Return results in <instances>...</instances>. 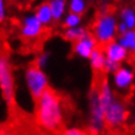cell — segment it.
<instances>
[{"label": "cell", "instance_id": "cell-2", "mask_svg": "<svg viewBox=\"0 0 135 135\" xmlns=\"http://www.w3.org/2000/svg\"><path fill=\"white\" fill-rule=\"evenodd\" d=\"M99 97L104 108V120L107 126L110 128H119L127 120V108L126 105L118 100L114 95L113 88L108 81L101 84L99 89Z\"/></svg>", "mask_w": 135, "mask_h": 135}, {"label": "cell", "instance_id": "cell-20", "mask_svg": "<svg viewBox=\"0 0 135 135\" xmlns=\"http://www.w3.org/2000/svg\"><path fill=\"white\" fill-rule=\"evenodd\" d=\"M49 59H50V56H49L48 53L39 54V55L37 56V59H36V65L39 66V68H41V69H44V68H46L47 65H48Z\"/></svg>", "mask_w": 135, "mask_h": 135}, {"label": "cell", "instance_id": "cell-6", "mask_svg": "<svg viewBox=\"0 0 135 135\" xmlns=\"http://www.w3.org/2000/svg\"><path fill=\"white\" fill-rule=\"evenodd\" d=\"M105 127L104 108L100 101L99 93L94 92L89 96V129L93 133H102Z\"/></svg>", "mask_w": 135, "mask_h": 135}, {"label": "cell", "instance_id": "cell-9", "mask_svg": "<svg viewBox=\"0 0 135 135\" xmlns=\"http://www.w3.org/2000/svg\"><path fill=\"white\" fill-rule=\"evenodd\" d=\"M97 44L99 42L95 39V37L87 32L85 36H83L80 39L73 42L72 50L75 53V55L78 56L79 59L88 60L92 52L97 47Z\"/></svg>", "mask_w": 135, "mask_h": 135}, {"label": "cell", "instance_id": "cell-4", "mask_svg": "<svg viewBox=\"0 0 135 135\" xmlns=\"http://www.w3.org/2000/svg\"><path fill=\"white\" fill-rule=\"evenodd\" d=\"M117 24L118 21L116 16L111 13H103L97 16L93 25V36L95 37L97 42L105 45L107 42L116 39L118 36Z\"/></svg>", "mask_w": 135, "mask_h": 135}, {"label": "cell", "instance_id": "cell-15", "mask_svg": "<svg viewBox=\"0 0 135 135\" xmlns=\"http://www.w3.org/2000/svg\"><path fill=\"white\" fill-rule=\"evenodd\" d=\"M86 33H87L86 29L83 28L81 25H79V26H75V28H65L63 32V37L68 41L75 42L78 39L81 38L83 36H85Z\"/></svg>", "mask_w": 135, "mask_h": 135}, {"label": "cell", "instance_id": "cell-3", "mask_svg": "<svg viewBox=\"0 0 135 135\" xmlns=\"http://www.w3.org/2000/svg\"><path fill=\"white\" fill-rule=\"evenodd\" d=\"M24 83L32 99L37 100L49 88V79L44 69L36 64L28 66L24 71Z\"/></svg>", "mask_w": 135, "mask_h": 135}, {"label": "cell", "instance_id": "cell-17", "mask_svg": "<svg viewBox=\"0 0 135 135\" xmlns=\"http://www.w3.org/2000/svg\"><path fill=\"white\" fill-rule=\"evenodd\" d=\"M62 21H63L64 28H75V26L81 25L83 16L73 12H68L62 18Z\"/></svg>", "mask_w": 135, "mask_h": 135}, {"label": "cell", "instance_id": "cell-13", "mask_svg": "<svg viewBox=\"0 0 135 135\" xmlns=\"http://www.w3.org/2000/svg\"><path fill=\"white\" fill-rule=\"evenodd\" d=\"M105 60H107V57L104 55V52L102 49H100L99 47H96L88 57L89 65L94 71H103Z\"/></svg>", "mask_w": 135, "mask_h": 135}, {"label": "cell", "instance_id": "cell-23", "mask_svg": "<svg viewBox=\"0 0 135 135\" xmlns=\"http://www.w3.org/2000/svg\"><path fill=\"white\" fill-rule=\"evenodd\" d=\"M126 30H128V28L126 26V24H125L124 22H121V21L118 22V24H117V32H118V35H119V33L125 32Z\"/></svg>", "mask_w": 135, "mask_h": 135}, {"label": "cell", "instance_id": "cell-18", "mask_svg": "<svg viewBox=\"0 0 135 135\" xmlns=\"http://www.w3.org/2000/svg\"><path fill=\"white\" fill-rule=\"evenodd\" d=\"M69 12L83 15L87 11V0H68Z\"/></svg>", "mask_w": 135, "mask_h": 135}, {"label": "cell", "instance_id": "cell-7", "mask_svg": "<svg viewBox=\"0 0 135 135\" xmlns=\"http://www.w3.org/2000/svg\"><path fill=\"white\" fill-rule=\"evenodd\" d=\"M44 28L45 26L42 25V23L39 21L36 14L33 13V14H28L23 17L20 32L24 39L36 40L40 38V36L42 35Z\"/></svg>", "mask_w": 135, "mask_h": 135}, {"label": "cell", "instance_id": "cell-19", "mask_svg": "<svg viewBox=\"0 0 135 135\" xmlns=\"http://www.w3.org/2000/svg\"><path fill=\"white\" fill-rule=\"evenodd\" d=\"M120 63L116 62V61H111V60H105V63H104V68H103V71L107 73H110V75H113L114 72L119 69Z\"/></svg>", "mask_w": 135, "mask_h": 135}, {"label": "cell", "instance_id": "cell-21", "mask_svg": "<svg viewBox=\"0 0 135 135\" xmlns=\"http://www.w3.org/2000/svg\"><path fill=\"white\" fill-rule=\"evenodd\" d=\"M7 17V6L6 0H0V23H2Z\"/></svg>", "mask_w": 135, "mask_h": 135}, {"label": "cell", "instance_id": "cell-5", "mask_svg": "<svg viewBox=\"0 0 135 135\" xmlns=\"http://www.w3.org/2000/svg\"><path fill=\"white\" fill-rule=\"evenodd\" d=\"M0 92L7 104H13L16 94L15 77L7 56L0 54Z\"/></svg>", "mask_w": 135, "mask_h": 135}, {"label": "cell", "instance_id": "cell-22", "mask_svg": "<svg viewBox=\"0 0 135 135\" xmlns=\"http://www.w3.org/2000/svg\"><path fill=\"white\" fill-rule=\"evenodd\" d=\"M63 134H65V135H83L84 131H81L78 127H69L63 132Z\"/></svg>", "mask_w": 135, "mask_h": 135}, {"label": "cell", "instance_id": "cell-12", "mask_svg": "<svg viewBox=\"0 0 135 135\" xmlns=\"http://www.w3.org/2000/svg\"><path fill=\"white\" fill-rule=\"evenodd\" d=\"M48 4L52 9V14L55 22L61 21L69 11L68 0H48Z\"/></svg>", "mask_w": 135, "mask_h": 135}, {"label": "cell", "instance_id": "cell-16", "mask_svg": "<svg viewBox=\"0 0 135 135\" xmlns=\"http://www.w3.org/2000/svg\"><path fill=\"white\" fill-rule=\"evenodd\" d=\"M119 20L126 24L128 29H135V8H123L119 13Z\"/></svg>", "mask_w": 135, "mask_h": 135}, {"label": "cell", "instance_id": "cell-11", "mask_svg": "<svg viewBox=\"0 0 135 135\" xmlns=\"http://www.w3.org/2000/svg\"><path fill=\"white\" fill-rule=\"evenodd\" d=\"M35 14H36L37 17H38L39 21L42 23L44 26H49V25L53 24V22H55L54 21L52 9H50V7H49L48 1L40 4L38 7L36 8Z\"/></svg>", "mask_w": 135, "mask_h": 135}, {"label": "cell", "instance_id": "cell-14", "mask_svg": "<svg viewBox=\"0 0 135 135\" xmlns=\"http://www.w3.org/2000/svg\"><path fill=\"white\" fill-rule=\"evenodd\" d=\"M116 40L128 52H135V29H128L125 32L119 33Z\"/></svg>", "mask_w": 135, "mask_h": 135}, {"label": "cell", "instance_id": "cell-10", "mask_svg": "<svg viewBox=\"0 0 135 135\" xmlns=\"http://www.w3.org/2000/svg\"><path fill=\"white\" fill-rule=\"evenodd\" d=\"M103 52L108 60L116 61L118 63H123L128 56V50L121 46L116 39L107 42L103 47Z\"/></svg>", "mask_w": 135, "mask_h": 135}, {"label": "cell", "instance_id": "cell-25", "mask_svg": "<svg viewBox=\"0 0 135 135\" xmlns=\"http://www.w3.org/2000/svg\"><path fill=\"white\" fill-rule=\"evenodd\" d=\"M134 8H135V1H134Z\"/></svg>", "mask_w": 135, "mask_h": 135}, {"label": "cell", "instance_id": "cell-8", "mask_svg": "<svg viewBox=\"0 0 135 135\" xmlns=\"http://www.w3.org/2000/svg\"><path fill=\"white\" fill-rule=\"evenodd\" d=\"M135 81V72L131 66H119L112 75V86L119 92H126Z\"/></svg>", "mask_w": 135, "mask_h": 135}, {"label": "cell", "instance_id": "cell-24", "mask_svg": "<svg viewBox=\"0 0 135 135\" xmlns=\"http://www.w3.org/2000/svg\"><path fill=\"white\" fill-rule=\"evenodd\" d=\"M133 124L135 125V113L133 114Z\"/></svg>", "mask_w": 135, "mask_h": 135}, {"label": "cell", "instance_id": "cell-1", "mask_svg": "<svg viewBox=\"0 0 135 135\" xmlns=\"http://www.w3.org/2000/svg\"><path fill=\"white\" fill-rule=\"evenodd\" d=\"M64 110L61 97L55 90L48 88L37 99L36 121L41 129L55 133L62 127Z\"/></svg>", "mask_w": 135, "mask_h": 135}]
</instances>
